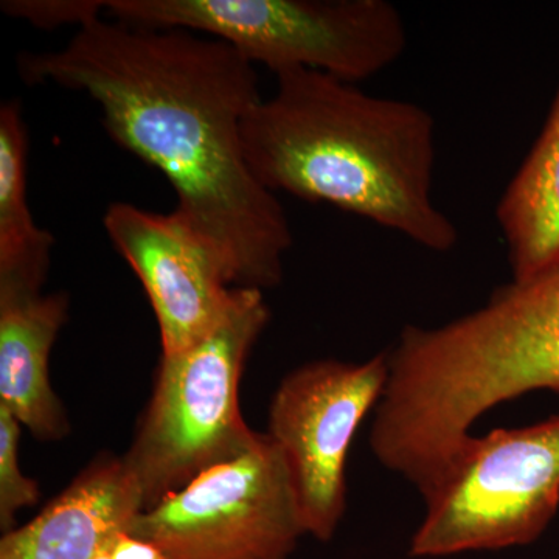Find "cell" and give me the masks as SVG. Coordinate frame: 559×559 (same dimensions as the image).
I'll use <instances>...</instances> for the list:
<instances>
[{
  "mask_svg": "<svg viewBox=\"0 0 559 559\" xmlns=\"http://www.w3.org/2000/svg\"><path fill=\"white\" fill-rule=\"evenodd\" d=\"M20 69L31 83L51 81L98 103L110 138L164 173L176 212L212 242L231 288L282 283L293 230L246 160L242 124L263 98L240 51L102 16L64 49L24 55Z\"/></svg>",
  "mask_w": 559,
  "mask_h": 559,
  "instance_id": "cell-1",
  "label": "cell"
},
{
  "mask_svg": "<svg viewBox=\"0 0 559 559\" xmlns=\"http://www.w3.org/2000/svg\"><path fill=\"white\" fill-rule=\"evenodd\" d=\"M277 90L242 124L264 187L326 202L432 250L459 245L433 201L436 120L417 103L377 97L319 70L277 73Z\"/></svg>",
  "mask_w": 559,
  "mask_h": 559,
  "instance_id": "cell-2",
  "label": "cell"
},
{
  "mask_svg": "<svg viewBox=\"0 0 559 559\" xmlns=\"http://www.w3.org/2000/svg\"><path fill=\"white\" fill-rule=\"evenodd\" d=\"M384 411L407 450L447 463L485 412L533 390L559 393V255L441 326H406L389 352Z\"/></svg>",
  "mask_w": 559,
  "mask_h": 559,
  "instance_id": "cell-3",
  "label": "cell"
},
{
  "mask_svg": "<svg viewBox=\"0 0 559 559\" xmlns=\"http://www.w3.org/2000/svg\"><path fill=\"white\" fill-rule=\"evenodd\" d=\"M270 319L263 290L235 288L229 311L207 337L162 356L148 407L121 457L145 510L259 441L238 393L250 349Z\"/></svg>",
  "mask_w": 559,
  "mask_h": 559,
  "instance_id": "cell-4",
  "label": "cell"
},
{
  "mask_svg": "<svg viewBox=\"0 0 559 559\" xmlns=\"http://www.w3.org/2000/svg\"><path fill=\"white\" fill-rule=\"evenodd\" d=\"M110 20L224 40L277 75L319 70L356 84L403 57L406 22L388 0H108Z\"/></svg>",
  "mask_w": 559,
  "mask_h": 559,
  "instance_id": "cell-5",
  "label": "cell"
},
{
  "mask_svg": "<svg viewBox=\"0 0 559 559\" xmlns=\"http://www.w3.org/2000/svg\"><path fill=\"white\" fill-rule=\"evenodd\" d=\"M423 500L412 557L532 544L559 507V417L471 437Z\"/></svg>",
  "mask_w": 559,
  "mask_h": 559,
  "instance_id": "cell-6",
  "label": "cell"
},
{
  "mask_svg": "<svg viewBox=\"0 0 559 559\" xmlns=\"http://www.w3.org/2000/svg\"><path fill=\"white\" fill-rule=\"evenodd\" d=\"M165 559H289L305 535L288 466L267 433L134 518Z\"/></svg>",
  "mask_w": 559,
  "mask_h": 559,
  "instance_id": "cell-7",
  "label": "cell"
},
{
  "mask_svg": "<svg viewBox=\"0 0 559 559\" xmlns=\"http://www.w3.org/2000/svg\"><path fill=\"white\" fill-rule=\"evenodd\" d=\"M389 353L367 362L314 360L290 371L272 396L267 436L296 489L305 535L333 539L347 509L348 450L388 388Z\"/></svg>",
  "mask_w": 559,
  "mask_h": 559,
  "instance_id": "cell-8",
  "label": "cell"
},
{
  "mask_svg": "<svg viewBox=\"0 0 559 559\" xmlns=\"http://www.w3.org/2000/svg\"><path fill=\"white\" fill-rule=\"evenodd\" d=\"M106 234L138 274L159 323L164 356L207 337L234 301L218 252L179 215L117 202L106 210Z\"/></svg>",
  "mask_w": 559,
  "mask_h": 559,
  "instance_id": "cell-9",
  "label": "cell"
},
{
  "mask_svg": "<svg viewBox=\"0 0 559 559\" xmlns=\"http://www.w3.org/2000/svg\"><path fill=\"white\" fill-rule=\"evenodd\" d=\"M145 510L121 457L102 455L24 527L0 540V559H92Z\"/></svg>",
  "mask_w": 559,
  "mask_h": 559,
  "instance_id": "cell-10",
  "label": "cell"
},
{
  "mask_svg": "<svg viewBox=\"0 0 559 559\" xmlns=\"http://www.w3.org/2000/svg\"><path fill=\"white\" fill-rule=\"evenodd\" d=\"M68 316L66 294L0 293V406L39 440L70 430L49 378L50 349Z\"/></svg>",
  "mask_w": 559,
  "mask_h": 559,
  "instance_id": "cell-11",
  "label": "cell"
},
{
  "mask_svg": "<svg viewBox=\"0 0 559 559\" xmlns=\"http://www.w3.org/2000/svg\"><path fill=\"white\" fill-rule=\"evenodd\" d=\"M496 216L513 280L530 277L559 255V87L535 145L500 198Z\"/></svg>",
  "mask_w": 559,
  "mask_h": 559,
  "instance_id": "cell-12",
  "label": "cell"
},
{
  "mask_svg": "<svg viewBox=\"0 0 559 559\" xmlns=\"http://www.w3.org/2000/svg\"><path fill=\"white\" fill-rule=\"evenodd\" d=\"M55 240L27 201V130L20 102L0 108V293H40Z\"/></svg>",
  "mask_w": 559,
  "mask_h": 559,
  "instance_id": "cell-13",
  "label": "cell"
},
{
  "mask_svg": "<svg viewBox=\"0 0 559 559\" xmlns=\"http://www.w3.org/2000/svg\"><path fill=\"white\" fill-rule=\"evenodd\" d=\"M21 423L0 406V527L13 530L17 511L35 506L39 487L24 476L20 465Z\"/></svg>",
  "mask_w": 559,
  "mask_h": 559,
  "instance_id": "cell-14",
  "label": "cell"
},
{
  "mask_svg": "<svg viewBox=\"0 0 559 559\" xmlns=\"http://www.w3.org/2000/svg\"><path fill=\"white\" fill-rule=\"evenodd\" d=\"M2 10L10 16L31 22L40 28L83 25L102 17L105 2L95 0H9Z\"/></svg>",
  "mask_w": 559,
  "mask_h": 559,
  "instance_id": "cell-15",
  "label": "cell"
},
{
  "mask_svg": "<svg viewBox=\"0 0 559 559\" xmlns=\"http://www.w3.org/2000/svg\"><path fill=\"white\" fill-rule=\"evenodd\" d=\"M112 559H165L159 547L150 540L135 538L128 532H119L114 535L110 547Z\"/></svg>",
  "mask_w": 559,
  "mask_h": 559,
  "instance_id": "cell-16",
  "label": "cell"
},
{
  "mask_svg": "<svg viewBox=\"0 0 559 559\" xmlns=\"http://www.w3.org/2000/svg\"><path fill=\"white\" fill-rule=\"evenodd\" d=\"M116 533H112V535H109L108 538L103 540L100 547H98L97 554H95V557L92 559H112V557H110V547H112V538Z\"/></svg>",
  "mask_w": 559,
  "mask_h": 559,
  "instance_id": "cell-17",
  "label": "cell"
}]
</instances>
